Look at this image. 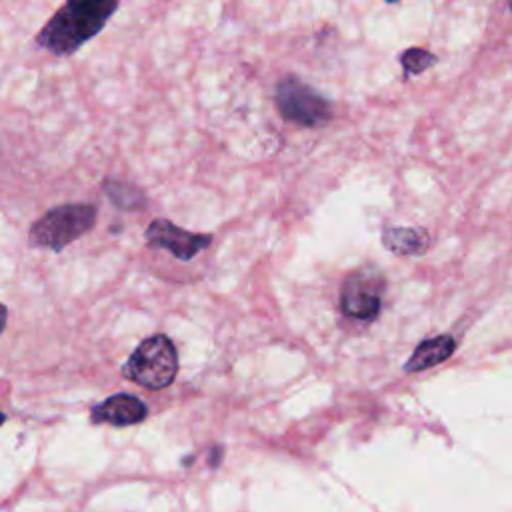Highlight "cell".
Listing matches in <instances>:
<instances>
[{"mask_svg":"<svg viewBox=\"0 0 512 512\" xmlns=\"http://www.w3.org/2000/svg\"><path fill=\"white\" fill-rule=\"evenodd\" d=\"M118 0H66L42 26L36 44L56 56H68L92 40L112 18Z\"/></svg>","mask_w":512,"mask_h":512,"instance_id":"obj_1","label":"cell"},{"mask_svg":"<svg viewBox=\"0 0 512 512\" xmlns=\"http://www.w3.org/2000/svg\"><path fill=\"white\" fill-rule=\"evenodd\" d=\"M176 372L178 354L172 340L164 334H154L142 340L122 366L124 378L150 390L170 386L176 378Z\"/></svg>","mask_w":512,"mask_h":512,"instance_id":"obj_2","label":"cell"},{"mask_svg":"<svg viewBox=\"0 0 512 512\" xmlns=\"http://www.w3.org/2000/svg\"><path fill=\"white\" fill-rule=\"evenodd\" d=\"M96 222V206L92 204H60L50 208L30 226L28 242L36 248L60 252L76 238L84 236Z\"/></svg>","mask_w":512,"mask_h":512,"instance_id":"obj_3","label":"cell"},{"mask_svg":"<svg viewBox=\"0 0 512 512\" xmlns=\"http://www.w3.org/2000/svg\"><path fill=\"white\" fill-rule=\"evenodd\" d=\"M276 106L286 120L306 128L322 126L332 118V104L294 76H286L278 82Z\"/></svg>","mask_w":512,"mask_h":512,"instance_id":"obj_4","label":"cell"},{"mask_svg":"<svg viewBox=\"0 0 512 512\" xmlns=\"http://www.w3.org/2000/svg\"><path fill=\"white\" fill-rule=\"evenodd\" d=\"M384 278L370 268H358L346 276L340 288V310L356 320L370 322L378 316L382 306Z\"/></svg>","mask_w":512,"mask_h":512,"instance_id":"obj_5","label":"cell"},{"mask_svg":"<svg viewBox=\"0 0 512 512\" xmlns=\"http://www.w3.org/2000/svg\"><path fill=\"white\" fill-rule=\"evenodd\" d=\"M146 242L154 248L168 250L172 256H176L182 262H188L196 254H200L204 248L210 246L212 236L210 234H194V232H188V230L172 224L166 218H156L146 228Z\"/></svg>","mask_w":512,"mask_h":512,"instance_id":"obj_6","label":"cell"},{"mask_svg":"<svg viewBox=\"0 0 512 512\" xmlns=\"http://www.w3.org/2000/svg\"><path fill=\"white\" fill-rule=\"evenodd\" d=\"M146 416V404L132 394H114L92 408V422L96 424L106 422L112 426H130L142 422Z\"/></svg>","mask_w":512,"mask_h":512,"instance_id":"obj_7","label":"cell"},{"mask_svg":"<svg viewBox=\"0 0 512 512\" xmlns=\"http://www.w3.org/2000/svg\"><path fill=\"white\" fill-rule=\"evenodd\" d=\"M456 350V340L450 334H440L428 340H422L408 362L404 364V370L408 372H420L426 368H432L444 360H448Z\"/></svg>","mask_w":512,"mask_h":512,"instance_id":"obj_8","label":"cell"},{"mask_svg":"<svg viewBox=\"0 0 512 512\" xmlns=\"http://www.w3.org/2000/svg\"><path fill=\"white\" fill-rule=\"evenodd\" d=\"M382 244L398 256H418L428 250L430 238L422 228H386Z\"/></svg>","mask_w":512,"mask_h":512,"instance_id":"obj_9","label":"cell"},{"mask_svg":"<svg viewBox=\"0 0 512 512\" xmlns=\"http://www.w3.org/2000/svg\"><path fill=\"white\" fill-rule=\"evenodd\" d=\"M104 192L122 210H142L146 206V196L142 194V190H138L132 184L118 182V180H106Z\"/></svg>","mask_w":512,"mask_h":512,"instance_id":"obj_10","label":"cell"},{"mask_svg":"<svg viewBox=\"0 0 512 512\" xmlns=\"http://www.w3.org/2000/svg\"><path fill=\"white\" fill-rule=\"evenodd\" d=\"M436 62V56L424 48H410L402 54V68L406 76L420 74L422 70L430 68Z\"/></svg>","mask_w":512,"mask_h":512,"instance_id":"obj_11","label":"cell"},{"mask_svg":"<svg viewBox=\"0 0 512 512\" xmlns=\"http://www.w3.org/2000/svg\"><path fill=\"white\" fill-rule=\"evenodd\" d=\"M6 318H8V310H6L4 304H0V332H2L4 326H6Z\"/></svg>","mask_w":512,"mask_h":512,"instance_id":"obj_12","label":"cell"},{"mask_svg":"<svg viewBox=\"0 0 512 512\" xmlns=\"http://www.w3.org/2000/svg\"><path fill=\"white\" fill-rule=\"evenodd\" d=\"M4 420H6V416L0 412V426H2V422H4Z\"/></svg>","mask_w":512,"mask_h":512,"instance_id":"obj_13","label":"cell"},{"mask_svg":"<svg viewBox=\"0 0 512 512\" xmlns=\"http://www.w3.org/2000/svg\"><path fill=\"white\" fill-rule=\"evenodd\" d=\"M508 4H510V10H512V0H508Z\"/></svg>","mask_w":512,"mask_h":512,"instance_id":"obj_14","label":"cell"},{"mask_svg":"<svg viewBox=\"0 0 512 512\" xmlns=\"http://www.w3.org/2000/svg\"><path fill=\"white\" fill-rule=\"evenodd\" d=\"M386 2H398V0H386Z\"/></svg>","mask_w":512,"mask_h":512,"instance_id":"obj_15","label":"cell"}]
</instances>
